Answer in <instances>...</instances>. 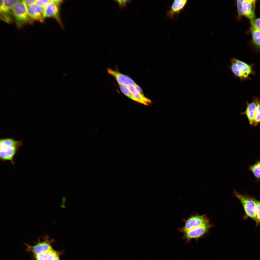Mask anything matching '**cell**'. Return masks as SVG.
<instances>
[{
	"label": "cell",
	"mask_w": 260,
	"mask_h": 260,
	"mask_svg": "<svg viewBox=\"0 0 260 260\" xmlns=\"http://www.w3.org/2000/svg\"><path fill=\"white\" fill-rule=\"evenodd\" d=\"M63 250L58 251L53 249L34 256L36 260H52L56 257L63 254Z\"/></svg>",
	"instance_id": "15"
},
{
	"label": "cell",
	"mask_w": 260,
	"mask_h": 260,
	"mask_svg": "<svg viewBox=\"0 0 260 260\" xmlns=\"http://www.w3.org/2000/svg\"><path fill=\"white\" fill-rule=\"evenodd\" d=\"M120 88L122 92L125 96L130 99L136 101H137L130 91L127 86L125 85H119Z\"/></svg>",
	"instance_id": "20"
},
{
	"label": "cell",
	"mask_w": 260,
	"mask_h": 260,
	"mask_svg": "<svg viewBox=\"0 0 260 260\" xmlns=\"http://www.w3.org/2000/svg\"><path fill=\"white\" fill-rule=\"evenodd\" d=\"M259 31H260V30H259Z\"/></svg>",
	"instance_id": "29"
},
{
	"label": "cell",
	"mask_w": 260,
	"mask_h": 260,
	"mask_svg": "<svg viewBox=\"0 0 260 260\" xmlns=\"http://www.w3.org/2000/svg\"><path fill=\"white\" fill-rule=\"evenodd\" d=\"M256 0H243L242 4L243 15L251 21L254 19V8Z\"/></svg>",
	"instance_id": "13"
},
{
	"label": "cell",
	"mask_w": 260,
	"mask_h": 260,
	"mask_svg": "<svg viewBox=\"0 0 260 260\" xmlns=\"http://www.w3.org/2000/svg\"><path fill=\"white\" fill-rule=\"evenodd\" d=\"M256 219L255 221L256 226H258L260 224V201L256 199Z\"/></svg>",
	"instance_id": "21"
},
{
	"label": "cell",
	"mask_w": 260,
	"mask_h": 260,
	"mask_svg": "<svg viewBox=\"0 0 260 260\" xmlns=\"http://www.w3.org/2000/svg\"><path fill=\"white\" fill-rule=\"evenodd\" d=\"M58 256L56 257L52 260H60L59 256Z\"/></svg>",
	"instance_id": "28"
},
{
	"label": "cell",
	"mask_w": 260,
	"mask_h": 260,
	"mask_svg": "<svg viewBox=\"0 0 260 260\" xmlns=\"http://www.w3.org/2000/svg\"><path fill=\"white\" fill-rule=\"evenodd\" d=\"M42 238L43 240L41 241L38 238V242L33 246L25 243L27 247V251L31 252L35 255L53 249L52 244L55 242L54 239H50L48 235H45Z\"/></svg>",
	"instance_id": "5"
},
{
	"label": "cell",
	"mask_w": 260,
	"mask_h": 260,
	"mask_svg": "<svg viewBox=\"0 0 260 260\" xmlns=\"http://www.w3.org/2000/svg\"><path fill=\"white\" fill-rule=\"evenodd\" d=\"M131 93L136 99L137 102L146 105L151 103V101L144 95L140 93L136 90L134 85L131 84L127 86Z\"/></svg>",
	"instance_id": "16"
},
{
	"label": "cell",
	"mask_w": 260,
	"mask_h": 260,
	"mask_svg": "<svg viewBox=\"0 0 260 260\" xmlns=\"http://www.w3.org/2000/svg\"><path fill=\"white\" fill-rule=\"evenodd\" d=\"M108 73L115 78L119 85H135L136 84L134 81L129 77L120 73L118 71L108 68Z\"/></svg>",
	"instance_id": "12"
},
{
	"label": "cell",
	"mask_w": 260,
	"mask_h": 260,
	"mask_svg": "<svg viewBox=\"0 0 260 260\" xmlns=\"http://www.w3.org/2000/svg\"><path fill=\"white\" fill-rule=\"evenodd\" d=\"M212 227L209 223L192 228L184 233V238L188 241L192 239H198L205 235Z\"/></svg>",
	"instance_id": "8"
},
{
	"label": "cell",
	"mask_w": 260,
	"mask_h": 260,
	"mask_svg": "<svg viewBox=\"0 0 260 260\" xmlns=\"http://www.w3.org/2000/svg\"><path fill=\"white\" fill-rule=\"evenodd\" d=\"M27 8L36 4V0H23Z\"/></svg>",
	"instance_id": "25"
},
{
	"label": "cell",
	"mask_w": 260,
	"mask_h": 260,
	"mask_svg": "<svg viewBox=\"0 0 260 260\" xmlns=\"http://www.w3.org/2000/svg\"><path fill=\"white\" fill-rule=\"evenodd\" d=\"M186 0H174L166 13L167 17L171 19L177 18L180 13L183 9L188 2Z\"/></svg>",
	"instance_id": "10"
},
{
	"label": "cell",
	"mask_w": 260,
	"mask_h": 260,
	"mask_svg": "<svg viewBox=\"0 0 260 260\" xmlns=\"http://www.w3.org/2000/svg\"><path fill=\"white\" fill-rule=\"evenodd\" d=\"M51 2L43 10L44 18L52 17L55 18L61 26L59 15L60 4L51 0Z\"/></svg>",
	"instance_id": "9"
},
{
	"label": "cell",
	"mask_w": 260,
	"mask_h": 260,
	"mask_svg": "<svg viewBox=\"0 0 260 260\" xmlns=\"http://www.w3.org/2000/svg\"><path fill=\"white\" fill-rule=\"evenodd\" d=\"M251 22L252 26L258 30H260V18L254 19Z\"/></svg>",
	"instance_id": "24"
},
{
	"label": "cell",
	"mask_w": 260,
	"mask_h": 260,
	"mask_svg": "<svg viewBox=\"0 0 260 260\" xmlns=\"http://www.w3.org/2000/svg\"><path fill=\"white\" fill-rule=\"evenodd\" d=\"M134 85L136 90L141 94L144 95L143 91L140 87L136 84Z\"/></svg>",
	"instance_id": "27"
},
{
	"label": "cell",
	"mask_w": 260,
	"mask_h": 260,
	"mask_svg": "<svg viewBox=\"0 0 260 260\" xmlns=\"http://www.w3.org/2000/svg\"><path fill=\"white\" fill-rule=\"evenodd\" d=\"M258 98V97L254 96L253 97L252 101L251 103L246 101L247 105L245 110L244 112L240 113L241 114L246 116L249 124L252 126L254 122Z\"/></svg>",
	"instance_id": "11"
},
{
	"label": "cell",
	"mask_w": 260,
	"mask_h": 260,
	"mask_svg": "<svg viewBox=\"0 0 260 260\" xmlns=\"http://www.w3.org/2000/svg\"><path fill=\"white\" fill-rule=\"evenodd\" d=\"M51 2L49 0H37L36 4L43 10Z\"/></svg>",
	"instance_id": "22"
},
{
	"label": "cell",
	"mask_w": 260,
	"mask_h": 260,
	"mask_svg": "<svg viewBox=\"0 0 260 260\" xmlns=\"http://www.w3.org/2000/svg\"><path fill=\"white\" fill-rule=\"evenodd\" d=\"M114 1L118 3L119 6L120 8H123L126 6L127 3L125 0H115Z\"/></svg>",
	"instance_id": "26"
},
{
	"label": "cell",
	"mask_w": 260,
	"mask_h": 260,
	"mask_svg": "<svg viewBox=\"0 0 260 260\" xmlns=\"http://www.w3.org/2000/svg\"><path fill=\"white\" fill-rule=\"evenodd\" d=\"M183 220L185 225L179 229V230L184 233L192 228L210 223L209 220L205 214H196L191 216L187 219Z\"/></svg>",
	"instance_id": "6"
},
{
	"label": "cell",
	"mask_w": 260,
	"mask_h": 260,
	"mask_svg": "<svg viewBox=\"0 0 260 260\" xmlns=\"http://www.w3.org/2000/svg\"><path fill=\"white\" fill-rule=\"evenodd\" d=\"M230 62V68L232 72L241 81L250 80L249 76L255 75L254 64H249L235 58H232Z\"/></svg>",
	"instance_id": "2"
},
{
	"label": "cell",
	"mask_w": 260,
	"mask_h": 260,
	"mask_svg": "<svg viewBox=\"0 0 260 260\" xmlns=\"http://www.w3.org/2000/svg\"><path fill=\"white\" fill-rule=\"evenodd\" d=\"M27 8L28 13L33 20L42 22L44 18L43 14V9L35 4Z\"/></svg>",
	"instance_id": "14"
},
{
	"label": "cell",
	"mask_w": 260,
	"mask_h": 260,
	"mask_svg": "<svg viewBox=\"0 0 260 260\" xmlns=\"http://www.w3.org/2000/svg\"><path fill=\"white\" fill-rule=\"evenodd\" d=\"M20 0H0V19L7 23L12 21V12L15 5Z\"/></svg>",
	"instance_id": "7"
},
{
	"label": "cell",
	"mask_w": 260,
	"mask_h": 260,
	"mask_svg": "<svg viewBox=\"0 0 260 260\" xmlns=\"http://www.w3.org/2000/svg\"><path fill=\"white\" fill-rule=\"evenodd\" d=\"M260 123V99L259 98L258 100L255 112L254 120L253 125L255 127Z\"/></svg>",
	"instance_id": "19"
},
{
	"label": "cell",
	"mask_w": 260,
	"mask_h": 260,
	"mask_svg": "<svg viewBox=\"0 0 260 260\" xmlns=\"http://www.w3.org/2000/svg\"><path fill=\"white\" fill-rule=\"evenodd\" d=\"M12 13L17 27L32 23L33 19L28 13L27 8L23 0H20L14 6Z\"/></svg>",
	"instance_id": "4"
},
{
	"label": "cell",
	"mask_w": 260,
	"mask_h": 260,
	"mask_svg": "<svg viewBox=\"0 0 260 260\" xmlns=\"http://www.w3.org/2000/svg\"><path fill=\"white\" fill-rule=\"evenodd\" d=\"M243 1V0H237L238 15L239 17L243 15L242 7V4Z\"/></svg>",
	"instance_id": "23"
},
{
	"label": "cell",
	"mask_w": 260,
	"mask_h": 260,
	"mask_svg": "<svg viewBox=\"0 0 260 260\" xmlns=\"http://www.w3.org/2000/svg\"><path fill=\"white\" fill-rule=\"evenodd\" d=\"M233 193L234 196L239 199L243 207L245 212L243 219L245 220L250 218L255 222L256 199L247 194H242L235 190H234Z\"/></svg>",
	"instance_id": "3"
},
{
	"label": "cell",
	"mask_w": 260,
	"mask_h": 260,
	"mask_svg": "<svg viewBox=\"0 0 260 260\" xmlns=\"http://www.w3.org/2000/svg\"><path fill=\"white\" fill-rule=\"evenodd\" d=\"M248 170L253 174L256 183L260 181V160H258L254 164L249 166Z\"/></svg>",
	"instance_id": "17"
},
{
	"label": "cell",
	"mask_w": 260,
	"mask_h": 260,
	"mask_svg": "<svg viewBox=\"0 0 260 260\" xmlns=\"http://www.w3.org/2000/svg\"><path fill=\"white\" fill-rule=\"evenodd\" d=\"M22 144L21 141H16L12 138L0 140V158L3 161H10L14 164L13 158L17 150Z\"/></svg>",
	"instance_id": "1"
},
{
	"label": "cell",
	"mask_w": 260,
	"mask_h": 260,
	"mask_svg": "<svg viewBox=\"0 0 260 260\" xmlns=\"http://www.w3.org/2000/svg\"><path fill=\"white\" fill-rule=\"evenodd\" d=\"M251 29L253 42L257 47L260 49V32L252 26Z\"/></svg>",
	"instance_id": "18"
}]
</instances>
